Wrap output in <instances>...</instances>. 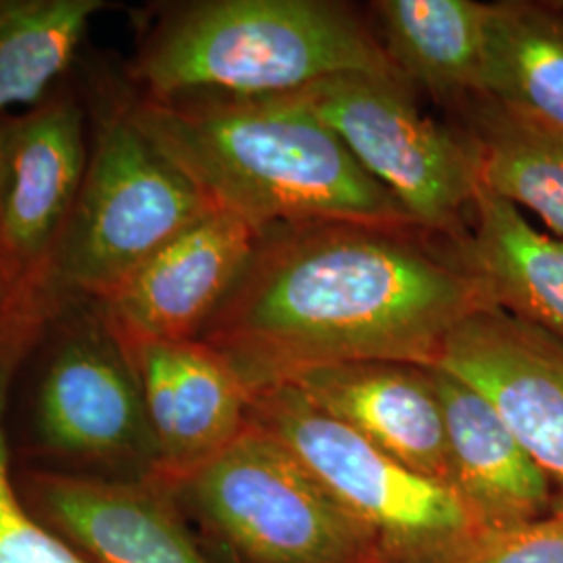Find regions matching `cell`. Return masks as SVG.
<instances>
[{"mask_svg":"<svg viewBox=\"0 0 563 563\" xmlns=\"http://www.w3.org/2000/svg\"><path fill=\"white\" fill-rule=\"evenodd\" d=\"M257 241L249 223L216 207L97 302L125 346L197 341Z\"/></svg>","mask_w":563,"mask_h":563,"instance_id":"obj_12","label":"cell"},{"mask_svg":"<svg viewBox=\"0 0 563 563\" xmlns=\"http://www.w3.org/2000/svg\"><path fill=\"white\" fill-rule=\"evenodd\" d=\"M104 0H0V118L38 107L71 74Z\"/></svg>","mask_w":563,"mask_h":563,"instance_id":"obj_20","label":"cell"},{"mask_svg":"<svg viewBox=\"0 0 563 563\" xmlns=\"http://www.w3.org/2000/svg\"><path fill=\"white\" fill-rule=\"evenodd\" d=\"M453 563H563V511L488 534Z\"/></svg>","mask_w":563,"mask_h":563,"instance_id":"obj_22","label":"cell"},{"mask_svg":"<svg viewBox=\"0 0 563 563\" xmlns=\"http://www.w3.org/2000/svg\"><path fill=\"white\" fill-rule=\"evenodd\" d=\"M25 365V465L111 481L159 476L136 367L99 302H53Z\"/></svg>","mask_w":563,"mask_h":563,"instance_id":"obj_5","label":"cell"},{"mask_svg":"<svg viewBox=\"0 0 563 563\" xmlns=\"http://www.w3.org/2000/svg\"><path fill=\"white\" fill-rule=\"evenodd\" d=\"M222 563H236V562H232V560H228V558H223V555H222Z\"/></svg>","mask_w":563,"mask_h":563,"instance_id":"obj_24","label":"cell"},{"mask_svg":"<svg viewBox=\"0 0 563 563\" xmlns=\"http://www.w3.org/2000/svg\"><path fill=\"white\" fill-rule=\"evenodd\" d=\"M455 107L476 148L481 186L537 213L563 241V128L478 95Z\"/></svg>","mask_w":563,"mask_h":563,"instance_id":"obj_18","label":"cell"},{"mask_svg":"<svg viewBox=\"0 0 563 563\" xmlns=\"http://www.w3.org/2000/svg\"><path fill=\"white\" fill-rule=\"evenodd\" d=\"M130 111L213 207L257 234L318 222L418 228L295 95L157 101L130 88Z\"/></svg>","mask_w":563,"mask_h":563,"instance_id":"obj_2","label":"cell"},{"mask_svg":"<svg viewBox=\"0 0 563 563\" xmlns=\"http://www.w3.org/2000/svg\"><path fill=\"white\" fill-rule=\"evenodd\" d=\"M88 115L86 176L42 286L51 302L102 301L167 242L216 209L139 128L123 76L95 84Z\"/></svg>","mask_w":563,"mask_h":563,"instance_id":"obj_4","label":"cell"},{"mask_svg":"<svg viewBox=\"0 0 563 563\" xmlns=\"http://www.w3.org/2000/svg\"><path fill=\"white\" fill-rule=\"evenodd\" d=\"M451 244L499 309L563 341L562 239L481 186L467 234Z\"/></svg>","mask_w":563,"mask_h":563,"instance_id":"obj_16","label":"cell"},{"mask_svg":"<svg viewBox=\"0 0 563 563\" xmlns=\"http://www.w3.org/2000/svg\"><path fill=\"white\" fill-rule=\"evenodd\" d=\"M341 139L420 230L460 242L481 188L476 148L463 130L430 120L395 76L346 74L292 92Z\"/></svg>","mask_w":563,"mask_h":563,"instance_id":"obj_8","label":"cell"},{"mask_svg":"<svg viewBox=\"0 0 563 563\" xmlns=\"http://www.w3.org/2000/svg\"><path fill=\"white\" fill-rule=\"evenodd\" d=\"M478 97L563 128V11L555 2H490Z\"/></svg>","mask_w":563,"mask_h":563,"instance_id":"obj_19","label":"cell"},{"mask_svg":"<svg viewBox=\"0 0 563 563\" xmlns=\"http://www.w3.org/2000/svg\"><path fill=\"white\" fill-rule=\"evenodd\" d=\"M432 378L443 407L451 486L488 534L543 520L555 497L495 407L441 367Z\"/></svg>","mask_w":563,"mask_h":563,"instance_id":"obj_15","label":"cell"},{"mask_svg":"<svg viewBox=\"0 0 563 563\" xmlns=\"http://www.w3.org/2000/svg\"><path fill=\"white\" fill-rule=\"evenodd\" d=\"M249 422L288 446L362 526L374 563H453L488 537L453 488L367 443L290 384L253 393Z\"/></svg>","mask_w":563,"mask_h":563,"instance_id":"obj_6","label":"cell"},{"mask_svg":"<svg viewBox=\"0 0 563 563\" xmlns=\"http://www.w3.org/2000/svg\"><path fill=\"white\" fill-rule=\"evenodd\" d=\"M11 290H13V286H11V282H9L4 269H2V265H0V299H2L7 292H11Z\"/></svg>","mask_w":563,"mask_h":563,"instance_id":"obj_23","label":"cell"},{"mask_svg":"<svg viewBox=\"0 0 563 563\" xmlns=\"http://www.w3.org/2000/svg\"><path fill=\"white\" fill-rule=\"evenodd\" d=\"M51 311L46 297L27 288L0 299V563H88L30 514L15 483L11 397Z\"/></svg>","mask_w":563,"mask_h":563,"instance_id":"obj_21","label":"cell"},{"mask_svg":"<svg viewBox=\"0 0 563 563\" xmlns=\"http://www.w3.org/2000/svg\"><path fill=\"white\" fill-rule=\"evenodd\" d=\"M555 4H558V7H560V9L563 11V2H555Z\"/></svg>","mask_w":563,"mask_h":563,"instance_id":"obj_25","label":"cell"},{"mask_svg":"<svg viewBox=\"0 0 563 563\" xmlns=\"http://www.w3.org/2000/svg\"><path fill=\"white\" fill-rule=\"evenodd\" d=\"M376 34L409 86L460 104L478 95L490 2L378 0Z\"/></svg>","mask_w":563,"mask_h":563,"instance_id":"obj_17","label":"cell"},{"mask_svg":"<svg viewBox=\"0 0 563 563\" xmlns=\"http://www.w3.org/2000/svg\"><path fill=\"white\" fill-rule=\"evenodd\" d=\"M490 307L455 246L418 228L278 225L260 234L199 341L257 393L323 365L434 367L449 334Z\"/></svg>","mask_w":563,"mask_h":563,"instance_id":"obj_1","label":"cell"},{"mask_svg":"<svg viewBox=\"0 0 563 563\" xmlns=\"http://www.w3.org/2000/svg\"><path fill=\"white\" fill-rule=\"evenodd\" d=\"M128 349L157 446L159 478L176 484L241 437L253 393L234 365L199 339Z\"/></svg>","mask_w":563,"mask_h":563,"instance_id":"obj_13","label":"cell"},{"mask_svg":"<svg viewBox=\"0 0 563 563\" xmlns=\"http://www.w3.org/2000/svg\"><path fill=\"white\" fill-rule=\"evenodd\" d=\"M169 486L184 514L232 562L374 563L362 526L288 446L255 423Z\"/></svg>","mask_w":563,"mask_h":563,"instance_id":"obj_7","label":"cell"},{"mask_svg":"<svg viewBox=\"0 0 563 563\" xmlns=\"http://www.w3.org/2000/svg\"><path fill=\"white\" fill-rule=\"evenodd\" d=\"M434 367L495 407L553 488L563 511V341L499 307L470 316L444 342Z\"/></svg>","mask_w":563,"mask_h":563,"instance_id":"obj_11","label":"cell"},{"mask_svg":"<svg viewBox=\"0 0 563 563\" xmlns=\"http://www.w3.org/2000/svg\"><path fill=\"white\" fill-rule=\"evenodd\" d=\"M88 104L71 88L0 118V265L13 288L42 292L88 167Z\"/></svg>","mask_w":563,"mask_h":563,"instance_id":"obj_9","label":"cell"},{"mask_svg":"<svg viewBox=\"0 0 563 563\" xmlns=\"http://www.w3.org/2000/svg\"><path fill=\"white\" fill-rule=\"evenodd\" d=\"M284 384L295 386L313 407L397 462L453 488L443 407L432 367L401 362L339 363L305 369Z\"/></svg>","mask_w":563,"mask_h":563,"instance_id":"obj_14","label":"cell"},{"mask_svg":"<svg viewBox=\"0 0 563 563\" xmlns=\"http://www.w3.org/2000/svg\"><path fill=\"white\" fill-rule=\"evenodd\" d=\"M136 25L123 78L144 99L282 97L346 74L402 78L376 27L336 0L169 2Z\"/></svg>","mask_w":563,"mask_h":563,"instance_id":"obj_3","label":"cell"},{"mask_svg":"<svg viewBox=\"0 0 563 563\" xmlns=\"http://www.w3.org/2000/svg\"><path fill=\"white\" fill-rule=\"evenodd\" d=\"M15 483L30 514L88 563H216L159 476L111 481L21 463Z\"/></svg>","mask_w":563,"mask_h":563,"instance_id":"obj_10","label":"cell"}]
</instances>
